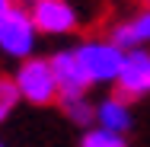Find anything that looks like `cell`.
I'll use <instances>...</instances> for the list:
<instances>
[{"label":"cell","mask_w":150,"mask_h":147,"mask_svg":"<svg viewBox=\"0 0 150 147\" xmlns=\"http://www.w3.org/2000/svg\"><path fill=\"white\" fill-rule=\"evenodd\" d=\"M96 125L99 128H109V131H118L128 134L131 125H134V112H131V102L118 96V93H109L96 102Z\"/></svg>","instance_id":"ba28073f"},{"label":"cell","mask_w":150,"mask_h":147,"mask_svg":"<svg viewBox=\"0 0 150 147\" xmlns=\"http://www.w3.org/2000/svg\"><path fill=\"white\" fill-rule=\"evenodd\" d=\"M118 48L125 51H134V48H150V10L137 6L131 16H121L115 19L109 32H105Z\"/></svg>","instance_id":"52a82bcc"},{"label":"cell","mask_w":150,"mask_h":147,"mask_svg":"<svg viewBox=\"0 0 150 147\" xmlns=\"http://www.w3.org/2000/svg\"><path fill=\"white\" fill-rule=\"evenodd\" d=\"M137 3H141V6H144V10H150V0H137Z\"/></svg>","instance_id":"4fadbf2b"},{"label":"cell","mask_w":150,"mask_h":147,"mask_svg":"<svg viewBox=\"0 0 150 147\" xmlns=\"http://www.w3.org/2000/svg\"><path fill=\"white\" fill-rule=\"evenodd\" d=\"M115 93L125 96L128 102L150 96V48L125 51V64H121V74L115 80Z\"/></svg>","instance_id":"5b68a950"},{"label":"cell","mask_w":150,"mask_h":147,"mask_svg":"<svg viewBox=\"0 0 150 147\" xmlns=\"http://www.w3.org/2000/svg\"><path fill=\"white\" fill-rule=\"evenodd\" d=\"M13 80H16V89H19L23 102H29V106H54V102H61L51 61L42 58V55H32V58L19 61Z\"/></svg>","instance_id":"3957f363"},{"label":"cell","mask_w":150,"mask_h":147,"mask_svg":"<svg viewBox=\"0 0 150 147\" xmlns=\"http://www.w3.org/2000/svg\"><path fill=\"white\" fill-rule=\"evenodd\" d=\"M74 55L86 70L93 87H115L125 64V48H118L109 35H86L74 45Z\"/></svg>","instance_id":"6da1fadb"},{"label":"cell","mask_w":150,"mask_h":147,"mask_svg":"<svg viewBox=\"0 0 150 147\" xmlns=\"http://www.w3.org/2000/svg\"><path fill=\"white\" fill-rule=\"evenodd\" d=\"M61 109H64V115L70 125H77V128H93L96 125V102H93L90 96H74V99H61Z\"/></svg>","instance_id":"9c48e42d"},{"label":"cell","mask_w":150,"mask_h":147,"mask_svg":"<svg viewBox=\"0 0 150 147\" xmlns=\"http://www.w3.org/2000/svg\"><path fill=\"white\" fill-rule=\"evenodd\" d=\"M19 102H23V96H19V89H16V80L0 74V125L16 112Z\"/></svg>","instance_id":"8fae6325"},{"label":"cell","mask_w":150,"mask_h":147,"mask_svg":"<svg viewBox=\"0 0 150 147\" xmlns=\"http://www.w3.org/2000/svg\"><path fill=\"white\" fill-rule=\"evenodd\" d=\"M23 6L29 10L35 29L48 38L74 35L86 23V13H83L80 0H26Z\"/></svg>","instance_id":"7a4b0ae2"},{"label":"cell","mask_w":150,"mask_h":147,"mask_svg":"<svg viewBox=\"0 0 150 147\" xmlns=\"http://www.w3.org/2000/svg\"><path fill=\"white\" fill-rule=\"evenodd\" d=\"M38 38H42V32L35 29L29 10L23 3H16V10L0 23V55L19 64V61H26V58L35 55Z\"/></svg>","instance_id":"277c9868"},{"label":"cell","mask_w":150,"mask_h":147,"mask_svg":"<svg viewBox=\"0 0 150 147\" xmlns=\"http://www.w3.org/2000/svg\"><path fill=\"white\" fill-rule=\"evenodd\" d=\"M0 147H3V141H0Z\"/></svg>","instance_id":"5bb4252c"},{"label":"cell","mask_w":150,"mask_h":147,"mask_svg":"<svg viewBox=\"0 0 150 147\" xmlns=\"http://www.w3.org/2000/svg\"><path fill=\"white\" fill-rule=\"evenodd\" d=\"M51 61V70H54V80H58V93L61 99H74V96H86L90 93V77L86 70L80 67V61L74 55V48H58L48 55Z\"/></svg>","instance_id":"8992f818"},{"label":"cell","mask_w":150,"mask_h":147,"mask_svg":"<svg viewBox=\"0 0 150 147\" xmlns=\"http://www.w3.org/2000/svg\"><path fill=\"white\" fill-rule=\"evenodd\" d=\"M16 3H19V0H0V23H3L13 10H16Z\"/></svg>","instance_id":"7c38bea8"},{"label":"cell","mask_w":150,"mask_h":147,"mask_svg":"<svg viewBox=\"0 0 150 147\" xmlns=\"http://www.w3.org/2000/svg\"><path fill=\"white\" fill-rule=\"evenodd\" d=\"M80 147H128V134H118V131H109V128L93 125V128L83 131Z\"/></svg>","instance_id":"30bf717a"}]
</instances>
